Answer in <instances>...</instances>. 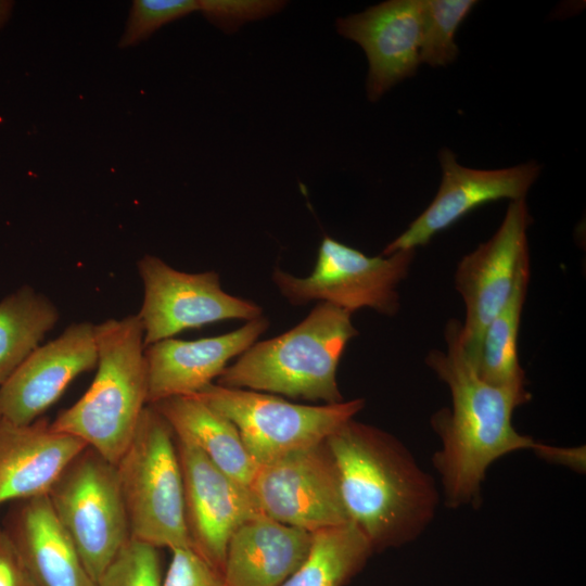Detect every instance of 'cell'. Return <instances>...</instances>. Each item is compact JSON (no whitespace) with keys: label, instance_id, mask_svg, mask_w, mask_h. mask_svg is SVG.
<instances>
[{"label":"cell","instance_id":"28","mask_svg":"<svg viewBox=\"0 0 586 586\" xmlns=\"http://www.w3.org/2000/svg\"><path fill=\"white\" fill-rule=\"evenodd\" d=\"M170 552L162 586H226L222 574L191 547L175 548Z\"/></svg>","mask_w":586,"mask_h":586},{"label":"cell","instance_id":"26","mask_svg":"<svg viewBox=\"0 0 586 586\" xmlns=\"http://www.w3.org/2000/svg\"><path fill=\"white\" fill-rule=\"evenodd\" d=\"M194 11H200L199 0H136L118 47L136 46L165 24Z\"/></svg>","mask_w":586,"mask_h":586},{"label":"cell","instance_id":"5","mask_svg":"<svg viewBox=\"0 0 586 586\" xmlns=\"http://www.w3.org/2000/svg\"><path fill=\"white\" fill-rule=\"evenodd\" d=\"M131 539L169 550L190 547L175 434L148 405L116 463Z\"/></svg>","mask_w":586,"mask_h":586},{"label":"cell","instance_id":"1","mask_svg":"<svg viewBox=\"0 0 586 586\" xmlns=\"http://www.w3.org/2000/svg\"><path fill=\"white\" fill-rule=\"evenodd\" d=\"M461 322L450 319L445 327L446 351L432 349L426 366L444 382L451 407L431 418L441 447L432 463L440 476L442 498L447 507L479 508L482 484L492 463L522 449L566 466L571 448L547 445L519 433L512 424L515 408L531 400L526 388L499 387L485 382L460 341Z\"/></svg>","mask_w":586,"mask_h":586},{"label":"cell","instance_id":"10","mask_svg":"<svg viewBox=\"0 0 586 586\" xmlns=\"http://www.w3.org/2000/svg\"><path fill=\"white\" fill-rule=\"evenodd\" d=\"M138 271L143 300L137 315L144 346L207 323L230 319L250 321L262 316V307L254 302L225 292L215 271H179L152 255H144L138 262Z\"/></svg>","mask_w":586,"mask_h":586},{"label":"cell","instance_id":"16","mask_svg":"<svg viewBox=\"0 0 586 586\" xmlns=\"http://www.w3.org/2000/svg\"><path fill=\"white\" fill-rule=\"evenodd\" d=\"M268 326V319L260 316L217 336L194 341L169 337L145 346L148 405L193 395L212 384L229 360L254 344Z\"/></svg>","mask_w":586,"mask_h":586},{"label":"cell","instance_id":"8","mask_svg":"<svg viewBox=\"0 0 586 586\" xmlns=\"http://www.w3.org/2000/svg\"><path fill=\"white\" fill-rule=\"evenodd\" d=\"M416 250L367 256L326 235L313 272L305 278L276 269L272 280L293 305L329 303L349 313L371 308L386 316L399 309L397 288L408 276Z\"/></svg>","mask_w":586,"mask_h":586},{"label":"cell","instance_id":"24","mask_svg":"<svg viewBox=\"0 0 586 586\" xmlns=\"http://www.w3.org/2000/svg\"><path fill=\"white\" fill-rule=\"evenodd\" d=\"M475 4L474 0H423L420 63L445 66L457 58L455 34Z\"/></svg>","mask_w":586,"mask_h":586},{"label":"cell","instance_id":"14","mask_svg":"<svg viewBox=\"0 0 586 586\" xmlns=\"http://www.w3.org/2000/svg\"><path fill=\"white\" fill-rule=\"evenodd\" d=\"M95 324L68 326L39 345L0 385V419L29 424L62 396L79 374L97 367Z\"/></svg>","mask_w":586,"mask_h":586},{"label":"cell","instance_id":"22","mask_svg":"<svg viewBox=\"0 0 586 586\" xmlns=\"http://www.w3.org/2000/svg\"><path fill=\"white\" fill-rule=\"evenodd\" d=\"M59 317L55 305L29 285L1 300L0 385L40 345Z\"/></svg>","mask_w":586,"mask_h":586},{"label":"cell","instance_id":"29","mask_svg":"<svg viewBox=\"0 0 586 586\" xmlns=\"http://www.w3.org/2000/svg\"><path fill=\"white\" fill-rule=\"evenodd\" d=\"M0 586H36L3 526H0Z\"/></svg>","mask_w":586,"mask_h":586},{"label":"cell","instance_id":"20","mask_svg":"<svg viewBox=\"0 0 586 586\" xmlns=\"http://www.w3.org/2000/svg\"><path fill=\"white\" fill-rule=\"evenodd\" d=\"M151 406L177 438L192 444L227 475L250 486L258 464L228 418L193 395L168 397Z\"/></svg>","mask_w":586,"mask_h":586},{"label":"cell","instance_id":"21","mask_svg":"<svg viewBox=\"0 0 586 586\" xmlns=\"http://www.w3.org/2000/svg\"><path fill=\"white\" fill-rule=\"evenodd\" d=\"M373 552L353 522L314 532L307 558L280 586H345Z\"/></svg>","mask_w":586,"mask_h":586},{"label":"cell","instance_id":"13","mask_svg":"<svg viewBox=\"0 0 586 586\" xmlns=\"http://www.w3.org/2000/svg\"><path fill=\"white\" fill-rule=\"evenodd\" d=\"M442 180L430 205L387 244L382 255L425 245L471 211L501 199L525 200L540 173L534 161L504 169H473L459 165L455 154L443 149L438 154Z\"/></svg>","mask_w":586,"mask_h":586},{"label":"cell","instance_id":"30","mask_svg":"<svg viewBox=\"0 0 586 586\" xmlns=\"http://www.w3.org/2000/svg\"><path fill=\"white\" fill-rule=\"evenodd\" d=\"M11 9H12L11 2L0 1V27H2L3 24L7 22L10 15Z\"/></svg>","mask_w":586,"mask_h":586},{"label":"cell","instance_id":"2","mask_svg":"<svg viewBox=\"0 0 586 586\" xmlns=\"http://www.w3.org/2000/svg\"><path fill=\"white\" fill-rule=\"evenodd\" d=\"M326 442L337 466L349 521L374 552L399 548L423 534L442 495L397 437L353 418Z\"/></svg>","mask_w":586,"mask_h":586},{"label":"cell","instance_id":"3","mask_svg":"<svg viewBox=\"0 0 586 586\" xmlns=\"http://www.w3.org/2000/svg\"><path fill=\"white\" fill-rule=\"evenodd\" d=\"M97 372L88 390L51 422L116 464L148 406L143 329L138 315L95 324Z\"/></svg>","mask_w":586,"mask_h":586},{"label":"cell","instance_id":"17","mask_svg":"<svg viewBox=\"0 0 586 586\" xmlns=\"http://www.w3.org/2000/svg\"><path fill=\"white\" fill-rule=\"evenodd\" d=\"M86 447L42 417L29 424L0 419V505L47 495Z\"/></svg>","mask_w":586,"mask_h":586},{"label":"cell","instance_id":"12","mask_svg":"<svg viewBox=\"0 0 586 586\" xmlns=\"http://www.w3.org/2000/svg\"><path fill=\"white\" fill-rule=\"evenodd\" d=\"M190 547L222 574L233 532L262 515L250 488L218 469L200 449L177 438Z\"/></svg>","mask_w":586,"mask_h":586},{"label":"cell","instance_id":"27","mask_svg":"<svg viewBox=\"0 0 586 586\" xmlns=\"http://www.w3.org/2000/svg\"><path fill=\"white\" fill-rule=\"evenodd\" d=\"M200 11L225 31H234L246 22L269 16L285 2L275 0H199Z\"/></svg>","mask_w":586,"mask_h":586},{"label":"cell","instance_id":"25","mask_svg":"<svg viewBox=\"0 0 586 586\" xmlns=\"http://www.w3.org/2000/svg\"><path fill=\"white\" fill-rule=\"evenodd\" d=\"M158 548L130 539L103 571L94 586H162Z\"/></svg>","mask_w":586,"mask_h":586},{"label":"cell","instance_id":"23","mask_svg":"<svg viewBox=\"0 0 586 586\" xmlns=\"http://www.w3.org/2000/svg\"><path fill=\"white\" fill-rule=\"evenodd\" d=\"M528 279L530 266L521 271L508 302L483 334L476 371L481 379L495 386L526 388L517 344Z\"/></svg>","mask_w":586,"mask_h":586},{"label":"cell","instance_id":"19","mask_svg":"<svg viewBox=\"0 0 586 586\" xmlns=\"http://www.w3.org/2000/svg\"><path fill=\"white\" fill-rule=\"evenodd\" d=\"M313 533L264 514L231 535L224 565L226 586H280L307 558Z\"/></svg>","mask_w":586,"mask_h":586},{"label":"cell","instance_id":"15","mask_svg":"<svg viewBox=\"0 0 586 586\" xmlns=\"http://www.w3.org/2000/svg\"><path fill=\"white\" fill-rule=\"evenodd\" d=\"M423 18V0H390L336 21L337 33L366 52L370 101L417 72Z\"/></svg>","mask_w":586,"mask_h":586},{"label":"cell","instance_id":"4","mask_svg":"<svg viewBox=\"0 0 586 586\" xmlns=\"http://www.w3.org/2000/svg\"><path fill=\"white\" fill-rule=\"evenodd\" d=\"M352 313L318 303L289 331L255 342L218 377V385L291 398L343 402L336 371L347 343L358 332Z\"/></svg>","mask_w":586,"mask_h":586},{"label":"cell","instance_id":"7","mask_svg":"<svg viewBox=\"0 0 586 586\" xmlns=\"http://www.w3.org/2000/svg\"><path fill=\"white\" fill-rule=\"evenodd\" d=\"M193 396L235 425L258 466L324 441L365 407L362 398L319 406L300 405L276 395L215 383Z\"/></svg>","mask_w":586,"mask_h":586},{"label":"cell","instance_id":"6","mask_svg":"<svg viewBox=\"0 0 586 586\" xmlns=\"http://www.w3.org/2000/svg\"><path fill=\"white\" fill-rule=\"evenodd\" d=\"M93 581L131 539L116 464L86 447L47 494Z\"/></svg>","mask_w":586,"mask_h":586},{"label":"cell","instance_id":"18","mask_svg":"<svg viewBox=\"0 0 586 586\" xmlns=\"http://www.w3.org/2000/svg\"><path fill=\"white\" fill-rule=\"evenodd\" d=\"M2 526L36 586H94L47 495L12 502Z\"/></svg>","mask_w":586,"mask_h":586},{"label":"cell","instance_id":"9","mask_svg":"<svg viewBox=\"0 0 586 586\" xmlns=\"http://www.w3.org/2000/svg\"><path fill=\"white\" fill-rule=\"evenodd\" d=\"M249 488L264 515L293 527L314 533L351 522L326 440L258 466Z\"/></svg>","mask_w":586,"mask_h":586},{"label":"cell","instance_id":"11","mask_svg":"<svg viewBox=\"0 0 586 586\" xmlns=\"http://www.w3.org/2000/svg\"><path fill=\"white\" fill-rule=\"evenodd\" d=\"M531 222L525 200L511 201L493 237L457 266L455 288L466 306L460 341L475 366L487 324L508 302L521 271L530 266Z\"/></svg>","mask_w":586,"mask_h":586}]
</instances>
